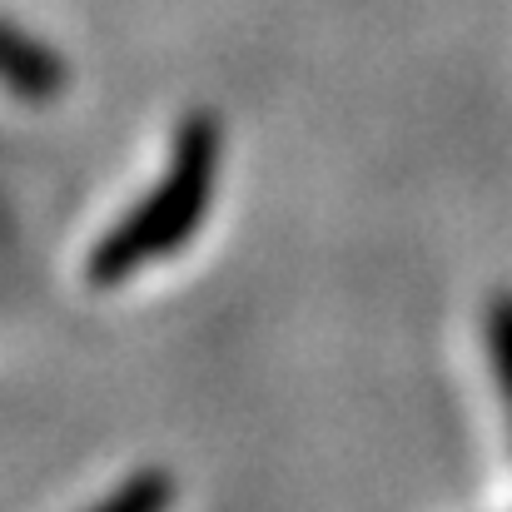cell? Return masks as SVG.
Listing matches in <instances>:
<instances>
[{
    "mask_svg": "<svg viewBox=\"0 0 512 512\" xmlns=\"http://www.w3.org/2000/svg\"><path fill=\"white\" fill-rule=\"evenodd\" d=\"M483 334H488V358H493V378H498V393H503V408H508V433H512V289H503L488 304Z\"/></svg>",
    "mask_w": 512,
    "mask_h": 512,
    "instance_id": "cell-4",
    "label": "cell"
},
{
    "mask_svg": "<svg viewBox=\"0 0 512 512\" xmlns=\"http://www.w3.org/2000/svg\"><path fill=\"white\" fill-rule=\"evenodd\" d=\"M70 85V65L55 45L25 35L20 25L0 20V90H10L15 100L45 105L55 95H65Z\"/></svg>",
    "mask_w": 512,
    "mask_h": 512,
    "instance_id": "cell-2",
    "label": "cell"
},
{
    "mask_svg": "<svg viewBox=\"0 0 512 512\" xmlns=\"http://www.w3.org/2000/svg\"><path fill=\"white\" fill-rule=\"evenodd\" d=\"M174 498H179V483H174L170 468H135L125 483H115L85 512H170Z\"/></svg>",
    "mask_w": 512,
    "mask_h": 512,
    "instance_id": "cell-3",
    "label": "cell"
},
{
    "mask_svg": "<svg viewBox=\"0 0 512 512\" xmlns=\"http://www.w3.org/2000/svg\"><path fill=\"white\" fill-rule=\"evenodd\" d=\"M219 160H224V135H219V120L209 110H194L184 115V125L174 130V150H170V170L155 179V189L125 214L115 219L90 259H85V279L95 289H120L130 284L145 264L155 259H170L179 254L209 204H214V184H219Z\"/></svg>",
    "mask_w": 512,
    "mask_h": 512,
    "instance_id": "cell-1",
    "label": "cell"
}]
</instances>
